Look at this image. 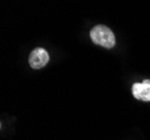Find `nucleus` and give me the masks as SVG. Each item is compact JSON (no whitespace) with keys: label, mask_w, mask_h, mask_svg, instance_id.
I'll return each mask as SVG.
<instances>
[{"label":"nucleus","mask_w":150,"mask_h":140,"mask_svg":"<svg viewBox=\"0 0 150 140\" xmlns=\"http://www.w3.org/2000/svg\"><path fill=\"white\" fill-rule=\"evenodd\" d=\"M90 37L95 45H100L105 48H112L115 45V36L112 30L104 25H96L92 28Z\"/></svg>","instance_id":"1"},{"label":"nucleus","mask_w":150,"mask_h":140,"mask_svg":"<svg viewBox=\"0 0 150 140\" xmlns=\"http://www.w3.org/2000/svg\"><path fill=\"white\" fill-rule=\"evenodd\" d=\"M50 61V55L44 48H35L29 55V65L34 70L43 69Z\"/></svg>","instance_id":"2"},{"label":"nucleus","mask_w":150,"mask_h":140,"mask_svg":"<svg viewBox=\"0 0 150 140\" xmlns=\"http://www.w3.org/2000/svg\"><path fill=\"white\" fill-rule=\"evenodd\" d=\"M133 96L141 101H150V80H144L141 83H134L132 85Z\"/></svg>","instance_id":"3"}]
</instances>
